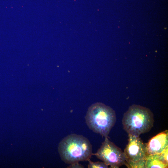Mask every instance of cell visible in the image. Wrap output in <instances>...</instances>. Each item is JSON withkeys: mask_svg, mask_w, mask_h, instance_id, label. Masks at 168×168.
Masks as SVG:
<instances>
[{"mask_svg": "<svg viewBox=\"0 0 168 168\" xmlns=\"http://www.w3.org/2000/svg\"><path fill=\"white\" fill-rule=\"evenodd\" d=\"M58 150L62 160L71 165L89 161L92 153V146L89 140L81 135L71 134L62 139Z\"/></svg>", "mask_w": 168, "mask_h": 168, "instance_id": "6da1fadb", "label": "cell"}, {"mask_svg": "<svg viewBox=\"0 0 168 168\" xmlns=\"http://www.w3.org/2000/svg\"><path fill=\"white\" fill-rule=\"evenodd\" d=\"M89 129L103 137L108 138L117 121L115 111L101 102H96L88 109L85 117Z\"/></svg>", "mask_w": 168, "mask_h": 168, "instance_id": "7a4b0ae2", "label": "cell"}, {"mask_svg": "<svg viewBox=\"0 0 168 168\" xmlns=\"http://www.w3.org/2000/svg\"><path fill=\"white\" fill-rule=\"evenodd\" d=\"M154 122V114L150 109L136 104L129 107L122 119L124 130L128 134L137 137L148 132Z\"/></svg>", "mask_w": 168, "mask_h": 168, "instance_id": "3957f363", "label": "cell"}, {"mask_svg": "<svg viewBox=\"0 0 168 168\" xmlns=\"http://www.w3.org/2000/svg\"><path fill=\"white\" fill-rule=\"evenodd\" d=\"M128 143L124 150L126 163L129 168H145L147 156L146 143L139 137L129 134Z\"/></svg>", "mask_w": 168, "mask_h": 168, "instance_id": "277c9868", "label": "cell"}, {"mask_svg": "<svg viewBox=\"0 0 168 168\" xmlns=\"http://www.w3.org/2000/svg\"><path fill=\"white\" fill-rule=\"evenodd\" d=\"M106 165L111 168H118L125 165L124 154L122 150L113 142L105 138L104 141L97 153L93 154Z\"/></svg>", "mask_w": 168, "mask_h": 168, "instance_id": "5b68a950", "label": "cell"}, {"mask_svg": "<svg viewBox=\"0 0 168 168\" xmlns=\"http://www.w3.org/2000/svg\"><path fill=\"white\" fill-rule=\"evenodd\" d=\"M147 154H159L168 147V131L162 132L146 143Z\"/></svg>", "mask_w": 168, "mask_h": 168, "instance_id": "8992f818", "label": "cell"}, {"mask_svg": "<svg viewBox=\"0 0 168 168\" xmlns=\"http://www.w3.org/2000/svg\"><path fill=\"white\" fill-rule=\"evenodd\" d=\"M168 167V165L163 163L160 159L159 154L148 155L145 168H166Z\"/></svg>", "mask_w": 168, "mask_h": 168, "instance_id": "52a82bcc", "label": "cell"}, {"mask_svg": "<svg viewBox=\"0 0 168 168\" xmlns=\"http://www.w3.org/2000/svg\"><path fill=\"white\" fill-rule=\"evenodd\" d=\"M88 161L89 163L88 167L89 168H107L109 167L103 162H94L91 161L90 160Z\"/></svg>", "mask_w": 168, "mask_h": 168, "instance_id": "ba28073f", "label": "cell"}, {"mask_svg": "<svg viewBox=\"0 0 168 168\" xmlns=\"http://www.w3.org/2000/svg\"><path fill=\"white\" fill-rule=\"evenodd\" d=\"M168 147L164 150L162 152L159 154L160 159L164 163L168 165Z\"/></svg>", "mask_w": 168, "mask_h": 168, "instance_id": "9c48e42d", "label": "cell"}, {"mask_svg": "<svg viewBox=\"0 0 168 168\" xmlns=\"http://www.w3.org/2000/svg\"><path fill=\"white\" fill-rule=\"evenodd\" d=\"M68 167V168H84V167L81 164H79V163H76L73 164H71Z\"/></svg>", "mask_w": 168, "mask_h": 168, "instance_id": "30bf717a", "label": "cell"}]
</instances>
